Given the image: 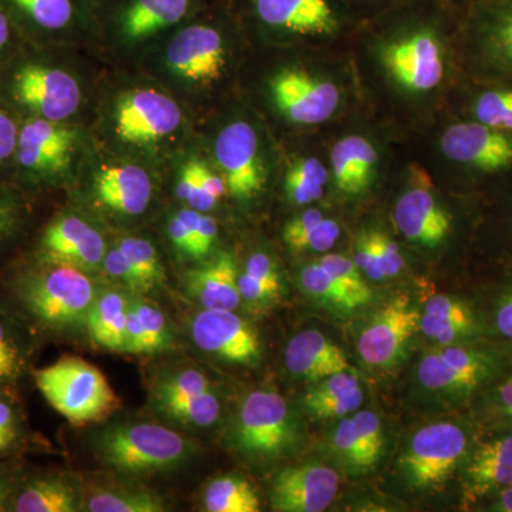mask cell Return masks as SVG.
<instances>
[{"label":"cell","mask_w":512,"mask_h":512,"mask_svg":"<svg viewBox=\"0 0 512 512\" xmlns=\"http://www.w3.org/2000/svg\"><path fill=\"white\" fill-rule=\"evenodd\" d=\"M460 18L453 0H403L363 20L353 36L384 92L420 110L448 103L463 79Z\"/></svg>","instance_id":"cell-1"},{"label":"cell","mask_w":512,"mask_h":512,"mask_svg":"<svg viewBox=\"0 0 512 512\" xmlns=\"http://www.w3.org/2000/svg\"><path fill=\"white\" fill-rule=\"evenodd\" d=\"M96 285L74 266L16 258L0 272V303L39 336H60L87 325Z\"/></svg>","instance_id":"cell-2"},{"label":"cell","mask_w":512,"mask_h":512,"mask_svg":"<svg viewBox=\"0 0 512 512\" xmlns=\"http://www.w3.org/2000/svg\"><path fill=\"white\" fill-rule=\"evenodd\" d=\"M239 25L286 45L326 46L353 37L362 19L348 0H228Z\"/></svg>","instance_id":"cell-3"},{"label":"cell","mask_w":512,"mask_h":512,"mask_svg":"<svg viewBox=\"0 0 512 512\" xmlns=\"http://www.w3.org/2000/svg\"><path fill=\"white\" fill-rule=\"evenodd\" d=\"M45 45L25 42L0 70V106L16 119L66 123L82 103L72 73L52 62Z\"/></svg>","instance_id":"cell-4"},{"label":"cell","mask_w":512,"mask_h":512,"mask_svg":"<svg viewBox=\"0 0 512 512\" xmlns=\"http://www.w3.org/2000/svg\"><path fill=\"white\" fill-rule=\"evenodd\" d=\"M441 157L461 185L493 198L512 184V133L454 117L441 131Z\"/></svg>","instance_id":"cell-5"},{"label":"cell","mask_w":512,"mask_h":512,"mask_svg":"<svg viewBox=\"0 0 512 512\" xmlns=\"http://www.w3.org/2000/svg\"><path fill=\"white\" fill-rule=\"evenodd\" d=\"M512 369V348L484 340L441 346L417 366L419 382L456 406L470 407Z\"/></svg>","instance_id":"cell-6"},{"label":"cell","mask_w":512,"mask_h":512,"mask_svg":"<svg viewBox=\"0 0 512 512\" xmlns=\"http://www.w3.org/2000/svg\"><path fill=\"white\" fill-rule=\"evenodd\" d=\"M268 94L286 123L316 128L342 113L349 99V84L330 64H292L269 79Z\"/></svg>","instance_id":"cell-7"},{"label":"cell","mask_w":512,"mask_h":512,"mask_svg":"<svg viewBox=\"0 0 512 512\" xmlns=\"http://www.w3.org/2000/svg\"><path fill=\"white\" fill-rule=\"evenodd\" d=\"M101 463L126 476H151L180 467L194 454V444L156 423L117 424L96 443Z\"/></svg>","instance_id":"cell-8"},{"label":"cell","mask_w":512,"mask_h":512,"mask_svg":"<svg viewBox=\"0 0 512 512\" xmlns=\"http://www.w3.org/2000/svg\"><path fill=\"white\" fill-rule=\"evenodd\" d=\"M238 25L228 0H212L177 28L167 47L168 66L188 82L214 83L227 66L228 35Z\"/></svg>","instance_id":"cell-9"},{"label":"cell","mask_w":512,"mask_h":512,"mask_svg":"<svg viewBox=\"0 0 512 512\" xmlns=\"http://www.w3.org/2000/svg\"><path fill=\"white\" fill-rule=\"evenodd\" d=\"M460 56L466 77L512 80V0H476L461 8Z\"/></svg>","instance_id":"cell-10"},{"label":"cell","mask_w":512,"mask_h":512,"mask_svg":"<svg viewBox=\"0 0 512 512\" xmlns=\"http://www.w3.org/2000/svg\"><path fill=\"white\" fill-rule=\"evenodd\" d=\"M478 436L473 420H443L423 427L400 461L404 480L416 490H431L460 478Z\"/></svg>","instance_id":"cell-11"},{"label":"cell","mask_w":512,"mask_h":512,"mask_svg":"<svg viewBox=\"0 0 512 512\" xmlns=\"http://www.w3.org/2000/svg\"><path fill=\"white\" fill-rule=\"evenodd\" d=\"M32 380L46 402L72 424L99 421L119 407V399L96 366L64 356L33 369Z\"/></svg>","instance_id":"cell-12"},{"label":"cell","mask_w":512,"mask_h":512,"mask_svg":"<svg viewBox=\"0 0 512 512\" xmlns=\"http://www.w3.org/2000/svg\"><path fill=\"white\" fill-rule=\"evenodd\" d=\"M76 133L64 123L20 120L10 183L30 194L56 183L72 163Z\"/></svg>","instance_id":"cell-13"},{"label":"cell","mask_w":512,"mask_h":512,"mask_svg":"<svg viewBox=\"0 0 512 512\" xmlns=\"http://www.w3.org/2000/svg\"><path fill=\"white\" fill-rule=\"evenodd\" d=\"M296 439V421L281 394L258 389L245 397L232 433V443L239 453L269 460L285 454Z\"/></svg>","instance_id":"cell-14"},{"label":"cell","mask_w":512,"mask_h":512,"mask_svg":"<svg viewBox=\"0 0 512 512\" xmlns=\"http://www.w3.org/2000/svg\"><path fill=\"white\" fill-rule=\"evenodd\" d=\"M212 0H96V22L120 42L137 45L180 28Z\"/></svg>","instance_id":"cell-15"},{"label":"cell","mask_w":512,"mask_h":512,"mask_svg":"<svg viewBox=\"0 0 512 512\" xmlns=\"http://www.w3.org/2000/svg\"><path fill=\"white\" fill-rule=\"evenodd\" d=\"M393 220L407 241L441 248L458 234V217L440 200L429 175L413 167L393 208Z\"/></svg>","instance_id":"cell-16"},{"label":"cell","mask_w":512,"mask_h":512,"mask_svg":"<svg viewBox=\"0 0 512 512\" xmlns=\"http://www.w3.org/2000/svg\"><path fill=\"white\" fill-rule=\"evenodd\" d=\"M106 252V241L92 224L77 215L62 214L40 228L19 258L74 266L90 274L103 265Z\"/></svg>","instance_id":"cell-17"},{"label":"cell","mask_w":512,"mask_h":512,"mask_svg":"<svg viewBox=\"0 0 512 512\" xmlns=\"http://www.w3.org/2000/svg\"><path fill=\"white\" fill-rule=\"evenodd\" d=\"M215 157L235 200L251 201L264 191L268 173L258 133L251 123L235 120L222 127L215 140Z\"/></svg>","instance_id":"cell-18"},{"label":"cell","mask_w":512,"mask_h":512,"mask_svg":"<svg viewBox=\"0 0 512 512\" xmlns=\"http://www.w3.org/2000/svg\"><path fill=\"white\" fill-rule=\"evenodd\" d=\"M512 485V431L480 433L460 476L461 507L474 510Z\"/></svg>","instance_id":"cell-19"},{"label":"cell","mask_w":512,"mask_h":512,"mask_svg":"<svg viewBox=\"0 0 512 512\" xmlns=\"http://www.w3.org/2000/svg\"><path fill=\"white\" fill-rule=\"evenodd\" d=\"M420 316L404 296L386 303L360 332L357 353L362 362L373 369L397 365L419 329Z\"/></svg>","instance_id":"cell-20"},{"label":"cell","mask_w":512,"mask_h":512,"mask_svg":"<svg viewBox=\"0 0 512 512\" xmlns=\"http://www.w3.org/2000/svg\"><path fill=\"white\" fill-rule=\"evenodd\" d=\"M20 35L29 43L50 45L87 20H96V0H0Z\"/></svg>","instance_id":"cell-21"},{"label":"cell","mask_w":512,"mask_h":512,"mask_svg":"<svg viewBox=\"0 0 512 512\" xmlns=\"http://www.w3.org/2000/svg\"><path fill=\"white\" fill-rule=\"evenodd\" d=\"M116 134L134 146H148L167 138L181 124V111L167 94L136 89L124 94L114 113Z\"/></svg>","instance_id":"cell-22"},{"label":"cell","mask_w":512,"mask_h":512,"mask_svg":"<svg viewBox=\"0 0 512 512\" xmlns=\"http://www.w3.org/2000/svg\"><path fill=\"white\" fill-rule=\"evenodd\" d=\"M190 330L197 348L207 355L242 366H255L261 360L258 333L234 311L202 309Z\"/></svg>","instance_id":"cell-23"},{"label":"cell","mask_w":512,"mask_h":512,"mask_svg":"<svg viewBox=\"0 0 512 512\" xmlns=\"http://www.w3.org/2000/svg\"><path fill=\"white\" fill-rule=\"evenodd\" d=\"M339 490L333 468L319 463L282 470L272 481L271 508L279 512H322L330 507Z\"/></svg>","instance_id":"cell-24"},{"label":"cell","mask_w":512,"mask_h":512,"mask_svg":"<svg viewBox=\"0 0 512 512\" xmlns=\"http://www.w3.org/2000/svg\"><path fill=\"white\" fill-rule=\"evenodd\" d=\"M448 104L454 117L512 133V80L463 76Z\"/></svg>","instance_id":"cell-25"},{"label":"cell","mask_w":512,"mask_h":512,"mask_svg":"<svg viewBox=\"0 0 512 512\" xmlns=\"http://www.w3.org/2000/svg\"><path fill=\"white\" fill-rule=\"evenodd\" d=\"M94 194L114 214L137 217L150 205L153 181L138 165H109L101 168L94 178Z\"/></svg>","instance_id":"cell-26"},{"label":"cell","mask_w":512,"mask_h":512,"mask_svg":"<svg viewBox=\"0 0 512 512\" xmlns=\"http://www.w3.org/2000/svg\"><path fill=\"white\" fill-rule=\"evenodd\" d=\"M82 507L83 497L72 478L26 466L9 512H77Z\"/></svg>","instance_id":"cell-27"},{"label":"cell","mask_w":512,"mask_h":512,"mask_svg":"<svg viewBox=\"0 0 512 512\" xmlns=\"http://www.w3.org/2000/svg\"><path fill=\"white\" fill-rule=\"evenodd\" d=\"M379 164V150L360 134L339 138L330 150L333 183L348 197H359L369 190Z\"/></svg>","instance_id":"cell-28"},{"label":"cell","mask_w":512,"mask_h":512,"mask_svg":"<svg viewBox=\"0 0 512 512\" xmlns=\"http://www.w3.org/2000/svg\"><path fill=\"white\" fill-rule=\"evenodd\" d=\"M285 365L292 376L316 383L352 369L343 349L319 330H305L289 340Z\"/></svg>","instance_id":"cell-29"},{"label":"cell","mask_w":512,"mask_h":512,"mask_svg":"<svg viewBox=\"0 0 512 512\" xmlns=\"http://www.w3.org/2000/svg\"><path fill=\"white\" fill-rule=\"evenodd\" d=\"M238 278L234 256L221 252L207 264L187 272L185 291L200 303L202 309L235 311L242 302Z\"/></svg>","instance_id":"cell-30"},{"label":"cell","mask_w":512,"mask_h":512,"mask_svg":"<svg viewBox=\"0 0 512 512\" xmlns=\"http://www.w3.org/2000/svg\"><path fill=\"white\" fill-rule=\"evenodd\" d=\"M35 333L0 303V390L15 394L30 369Z\"/></svg>","instance_id":"cell-31"},{"label":"cell","mask_w":512,"mask_h":512,"mask_svg":"<svg viewBox=\"0 0 512 512\" xmlns=\"http://www.w3.org/2000/svg\"><path fill=\"white\" fill-rule=\"evenodd\" d=\"M365 392L352 369L319 380L303 397V406L320 420L339 419L360 409Z\"/></svg>","instance_id":"cell-32"},{"label":"cell","mask_w":512,"mask_h":512,"mask_svg":"<svg viewBox=\"0 0 512 512\" xmlns=\"http://www.w3.org/2000/svg\"><path fill=\"white\" fill-rule=\"evenodd\" d=\"M131 296L110 289L97 295L90 309L87 328L101 348L124 352Z\"/></svg>","instance_id":"cell-33"},{"label":"cell","mask_w":512,"mask_h":512,"mask_svg":"<svg viewBox=\"0 0 512 512\" xmlns=\"http://www.w3.org/2000/svg\"><path fill=\"white\" fill-rule=\"evenodd\" d=\"M30 217L29 195L10 181H0V261L26 237Z\"/></svg>","instance_id":"cell-34"},{"label":"cell","mask_w":512,"mask_h":512,"mask_svg":"<svg viewBox=\"0 0 512 512\" xmlns=\"http://www.w3.org/2000/svg\"><path fill=\"white\" fill-rule=\"evenodd\" d=\"M470 412L480 433L512 431V369L471 404Z\"/></svg>","instance_id":"cell-35"},{"label":"cell","mask_w":512,"mask_h":512,"mask_svg":"<svg viewBox=\"0 0 512 512\" xmlns=\"http://www.w3.org/2000/svg\"><path fill=\"white\" fill-rule=\"evenodd\" d=\"M328 183V168L318 157H299L286 170V197L295 205H309L323 197Z\"/></svg>","instance_id":"cell-36"},{"label":"cell","mask_w":512,"mask_h":512,"mask_svg":"<svg viewBox=\"0 0 512 512\" xmlns=\"http://www.w3.org/2000/svg\"><path fill=\"white\" fill-rule=\"evenodd\" d=\"M204 507L205 511L210 512L261 511L254 487L239 476L212 478L204 491Z\"/></svg>","instance_id":"cell-37"},{"label":"cell","mask_w":512,"mask_h":512,"mask_svg":"<svg viewBox=\"0 0 512 512\" xmlns=\"http://www.w3.org/2000/svg\"><path fill=\"white\" fill-rule=\"evenodd\" d=\"M505 275L490 289L483 311L488 339L512 348V264H504Z\"/></svg>","instance_id":"cell-38"},{"label":"cell","mask_w":512,"mask_h":512,"mask_svg":"<svg viewBox=\"0 0 512 512\" xmlns=\"http://www.w3.org/2000/svg\"><path fill=\"white\" fill-rule=\"evenodd\" d=\"M238 284L242 301L271 302L281 292V278L274 259L265 252L249 256L244 271L239 272Z\"/></svg>","instance_id":"cell-39"},{"label":"cell","mask_w":512,"mask_h":512,"mask_svg":"<svg viewBox=\"0 0 512 512\" xmlns=\"http://www.w3.org/2000/svg\"><path fill=\"white\" fill-rule=\"evenodd\" d=\"M87 511L92 512H163L168 510L160 494L141 488H111L90 495Z\"/></svg>","instance_id":"cell-40"},{"label":"cell","mask_w":512,"mask_h":512,"mask_svg":"<svg viewBox=\"0 0 512 512\" xmlns=\"http://www.w3.org/2000/svg\"><path fill=\"white\" fill-rule=\"evenodd\" d=\"M165 419L191 429H207L214 426L221 416V402L214 389L188 399L156 406Z\"/></svg>","instance_id":"cell-41"},{"label":"cell","mask_w":512,"mask_h":512,"mask_svg":"<svg viewBox=\"0 0 512 512\" xmlns=\"http://www.w3.org/2000/svg\"><path fill=\"white\" fill-rule=\"evenodd\" d=\"M299 282L308 295L326 303L336 311L350 312L362 306L352 292L340 284L335 276L330 275L318 261L302 269Z\"/></svg>","instance_id":"cell-42"},{"label":"cell","mask_w":512,"mask_h":512,"mask_svg":"<svg viewBox=\"0 0 512 512\" xmlns=\"http://www.w3.org/2000/svg\"><path fill=\"white\" fill-rule=\"evenodd\" d=\"M117 247L126 256L131 268L134 269L138 279H140L143 293L153 292L154 289L160 288L164 284V266L158 258L156 248L148 239L123 238L117 244Z\"/></svg>","instance_id":"cell-43"},{"label":"cell","mask_w":512,"mask_h":512,"mask_svg":"<svg viewBox=\"0 0 512 512\" xmlns=\"http://www.w3.org/2000/svg\"><path fill=\"white\" fill-rule=\"evenodd\" d=\"M29 443L18 397L0 390V458L20 456Z\"/></svg>","instance_id":"cell-44"},{"label":"cell","mask_w":512,"mask_h":512,"mask_svg":"<svg viewBox=\"0 0 512 512\" xmlns=\"http://www.w3.org/2000/svg\"><path fill=\"white\" fill-rule=\"evenodd\" d=\"M130 306L140 323L144 353H160L173 348V335L161 309L141 296H131Z\"/></svg>","instance_id":"cell-45"},{"label":"cell","mask_w":512,"mask_h":512,"mask_svg":"<svg viewBox=\"0 0 512 512\" xmlns=\"http://www.w3.org/2000/svg\"><path fill=\"white\" fill-rule=\"evenodd\" d=\"M212 390L210 379L197 369H184L171 373L157 383L153 392L154 407L160 404L188 399Z\"/></svg>","instance_id":"cell-46"},{"label":"cell","mask_w":512,"mask_h":512,"mask_svg":"<svg viewBox=\"0 0 512 512\" xmlns=\"http://www.w3.org/2000/svg\"><path fill=\"white\" fill-rule=\"evenodd\" d=\"M494 204L484 212L480 225L491 244L507 249L512 245V184L491 198Z\"/></svg>","instance_id":"cell-47"},{"label":"cell","mask_w":512,"mask_h":512,"mask_svg":"<svg viewBox=\"0 0 512 512\" xmlns=\"http://www.w3.org/2000/svg\"><path fill=\"white\" fill-rule=\"evenodd\" d=\"M333 448L353 470L367 471L375 467L355 429L352 417L339 421L332 436Z\"/></svg>","instance_id":"cell-48"},{"label":"cell","mask_w":512,"mask_h":512,"mask_svg":"<svg viewBox=\"0 0 512 512\" xmlns=\"http://www.w3.org/2000/svg\"><path fill=\"white\" fill-rule=\"evenodd\" d=\"M318 262L330 275L335 276L340 284L352 292L360 305L363 306L370 302L372 292H370L362 271L357 268L355 261L345 255L329 254L322 256Z\"/></svg>","instance_id":"cell-49"},{"label":"cell","mask_w":512,"mask_h":512,"mask_svg":"<svg viewBox=\"0 0 512 512\" xmlns=\"http://www.w3.org/2000/svg\"><path fill=\"white\" fill-rule=\"evenodd\" d=\"M340 237L338 222L323 217L313 227L306 229L298 237L286 242L293 252H326L336 244Z\"/></svg>","instance_id":"cell-50"},{"label":"cell","mask_w":512,"mask_h":512,"mask_svg":"<svg viewBox=\"0 0 512 512\" xmlns=\"http://www.w3.org/2000/svg\"><path fill=\"white\" fill-rule=\"evenodd\" d=\"M200 215V211L188 208V210L178 211L167 224L168 237L175 249L181 255L192 259H195V239H197Z\"/></svg>","instance_id":"cell-51"},{"label":"cell","mask_w":512,"mask_h":512,"mask_svg":"<svg viewBox=\"0 0 512 512\" xmlns=\"http://www.w3.org/2000/svg\"><path fill=\"white\" fill-rule=\"evenodd\" d=\"M175 192H177V197L192 210L208 212L217 205V202L212 201L201 188L195 158H192L181 168L177 185H175Z\"/></svg>","instance_id":"cell-52"},{"label":"cell","mask_w":512,"mask_h":512,"mask_svg":"<svg viewBox=\"0 0 512 512\" xmlns=\"http://www.w3.org/2000/svg\"><path fill=\"white\" fill-rule=\"evenodd\" d=\"M20 121L5 107L0 106V181H10Z\"/></svg>","instance_id":"cell-53"},{"label":"cell","mask_w":512,"mask_h":512,"mask_svg":"<svg viewBox=\"0 0 512 512\" xmlns=\"http://www.w3.org/2000/svg\"><path fill=\"white\" fill-rule=\"evenodd\" d=\"M353 424L370 460L375 464L383 451V426L380 417L372 410H357L352 417Z\"/></svg>","instance_id":"cell-54"},{"label":"cell","mask_w":512,"mask_h":512,"mask_svg":"<svg viewBox=\"0 0 512 512\" xmlns=\"http://www.w3.org/2000/svg\"><path fill=\"white\" fill-rule=\"evenodd\" d=\"M101 268L106 271L110 278L116 279L119 284L126 286L128 291L143 295V286H141L140 279H138L136 272L131 268L130 262L127 261L126 256L117 245L114 248H107Z\"/></svg>","instance_id":"cell-55"},{"label":"cell","mask_w":512,"mask_h":512,"mask_svg":"<svg viewBox=\"0 0 512 512\" xmlns=\"http://www.w3.org/2000/svg\"><path fill=\"white\" fill-rule=\"evenodd\" d=\"M355 264L362 271V274H365L372 281H386V274H384L382 261H380L373 231L365 232L357 239Z\"/></svg>","instance_id":"cell-56"},{"label":"cell","mask_w":512,"mask_h":512,"mask_svg":"<svg viewBox=\"0 0 512 512\" xmlns=\"http://www.w3.org/2000/svg\"><path fill=\"white\" fill-rule=\"evenodd\" d=\"M25 468L19 456L0 458V512H9Z\"/></svg>","instance_id":"cell-57"},{"label":"cell","mask_w":512,"mask_h":512,"mask_svg":"<svg viewBox=\"0 0 512 512\" xmlns=\"http://www.w3.org/2000/svg\"><path fill=\"white\" fill-rule=\"evenodd\" d=\"M373 237H375L377 251H379L386 278H394L404 268V259L399 245L383 232L373 231Z\"/></svg>","instance_id":"cell-58"},{"label":"cell","mask_w":512,"mask_h":512,"mask_svg":"<svg viewBox=\"0 0 512 512\" xmlns=\"http://www.w3.org/2000/svg\"><path fill=\"white\" fill-rule=\"evenodd\" d=\"M25 42L8 13L0 8V70Z\"/></svg>","instance_id":"cell-59"},{"label":"cell","mask_w":512,"mask_h":512,"mask_svg":"<svg viewBox=\"0 0 512 512\" xmlns=\"http://www.w3.org/2000/svg\"><path fill=\"white\" fill-rule=\"evenodd\" d=\"M217 237V221L207 212H201L200 221H198L197 239H195V259L205 258L210 254Z\"/></svg>","instance_id":"cell-60"},{"label":"cell","mask_w":512,"mask_h":512,"mask_svg":"<svg viewBox=\"0 0 512 512\" xmlns=\"http://www.w3.org/2000/svg\"><path fill=\"white\" fill-rule=\"evenodd\" d=\"M350 6L355 9L360 19L366 20L383 12V10L392 8L403 0H348Z\"/></svg>","instance_id":"cell-61"},{"label":"cell","mask_w":512,"mask_h":512,"mask_svg":"<svg viewBox=\"0 0 512 512\" xmlns=\"http://www.w3.org/2000/svg\"><path fill=\"white\" fill-rule=\"evenodd\" d=\"M474 510L487 512H512V485L498 491L483 503L477 505Z\"/></svg>","instance_id":"cell-62"},{"label":"cell","mask_w":512,"mask_h":512,"mask_svg":"<svg viewBox=\"0 0 512 512\" xmlns=\"http://www.w3.org/2000/svg\"><path fill=\"white\" fill-rule=\"evenodd\" d=\"M504 264H512V245L510 248L504 249Z\"/></svg>","instance_id":"cell-63"},{"label":"cell","mask_w":512,"mask_h":512,"mask_svg":"<svg viewBox=\"0 0 512 512\" xmlns=\"http://www.w3.org/2000/svg\"><path fill=\"white\" fill-rule=\"evenodd\" d=\"M453 2L456 3L457 6H460V8H464L468 3L476 2V0H453Z\"/></svg>","instance_id":"cell-64"}]
</instances>
